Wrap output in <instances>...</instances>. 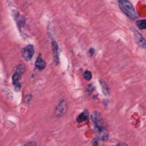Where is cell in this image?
<instances>
[{"label":"cell","mask_w":146,"mask_h":146,"mask_svg":"<svg viewBox=\"0 0 146 146\" xmlns=\"http://www.w3.org/2000/svg\"><path fill=\"white\" fill-rule=\"evenodd\" d=\"M118 5L121 11L131 20L134 21L137 18L135 9L128 0H117Z\"/></svg>","instance_id":"1"},{"label":"cell","mask_w":146,"mask_h":146,"mask_svg":"<svg viewBox=\"0 0 146 146\" xmlns=\"http://www.w3.org/2000/svg\"><path fill=\"white\" fill-rule=\"evenodd\" d=\"M131 31L133 34V39L135 43L140 48H146V39L136 29L133 27L131 28Z\"/></svg>","instance_id":"2"},{"label":"cell","mask_w":146,"mask_h":146,"mask_svg":"<svg viewBox=\"0 0 146 146\" xmlns=\"http://www.w3.org/2000/svg\"><path fill=\"white\" fill-rule=\"evenodd\" d=\"M94 132L96 137L101 141H106L108 138V132L103 126H95Z\"/></svg>","instance_id":"3"},{"label":"cell","mask_w":146,"mask_h":146,"mask_svg":"<svg viewBox=\"0 0 146 146\" xmlns=\"http://www.w3.org/2000/svg\"><path fill=\"white\" fill-rule=\"evenodd\" d=\"M34 53V47L33 45L29 44L22 50V56L26 61H29L32 58Z\"/></svg>","instance_id":"4"},{"label":"cell","mask_w":146,"mask_h":146,"mask_svg":"<svg viewBox=\"0 0 146 146\" xmlns=\"http://www.w3.org/2000/svg\"><path fill=\"white\" fill-rule=\"evenodd\" d=\"M67 110V104L64 100H62L56 107L55 114L58 117H62L66 113Z\"/></svg>","instance_id":"5"},{"label":"cell","mask_w":146,"mask_h":146,"mask_svg":"<svg viewBox=\"0 0 146 146\" xmlns=\"http://www.w3.org/2000/svg\"><path fill=\"white\" fill-rule=\"evenodd\" d=\"M91 119L94 126H103V120L101 115L97 111H94L91 113Z\"/></svg>","instance_id":"6"},{"label":"cell","mask_w":146,"mask_h":146,"mask_svg":"<svg viewBox=\"0 0 146 146\" xmlns=\"http://www.w3.org/2000/svg\"><path fill=\"white\" fill-rule=\"evenodd\" d=\"M20 76L19 74L17 73H14L12 76V82L13 84V86H14L15 90L16 91H18L21 89V84L19 82L20 80Z\"/></svg>","instance_id":"7"},{"label":"cell","mask_w":146,"mask_h":146,"mask_svg":"<svg viewBox=\"0 0 146 146\" xmlns=\"http://www.w3.org/2000/svg\"><path fill=\"white\" fill-rule=\"evenodd\" d=\"M51 48L52 50L54 59L56 63H58L59 58H58V46L56 41L53 40L51 42Z\"/></svg>","instance_id":"8"},{"label":"cell","mask_w":146,"mask_h":146,"mask_svg":"<svg viewBox=\"0 0 146 146\" xmlns=\"http://www.w3.org/2000/svg\"><path fill=\"white\" fill-rule=\"evenodd\" d=\"M35 67L39 70H42L46 67V62L39 56L35 62Z\"/></svg>","instance_id":"9"},{"label":"cell","mask_w":146,"mask_h":146,"mask_svg":"<svg viewBox=\"0 0 146 146\" xmlns=\"http://www.w3.org/2000/svg\"><path fill=\"white\" fill-rule=\"evenodd\" d=\"M88 112L87 110H84L83 112H82V113H81L80 115H79V116L77 117L76 119V121L78 123H80L83 121H84V120H86L88 116Z\"/></svg>","instance_id":"10"},{"label":"cell","mask_w":146,"mask_h":146,"mask_svg":"<svg viewBox=\"0 0 146 146\" xmlns=\"http://www.w3.org/2000/svg\"><path fill=\"white\" fill-rule=\"evenodd\" d=\"M136 25L137 27L140 30L146 29V19H143L138 20L136 22Z\"/></svg>","instance_id":"11"},{"label":"cell","mask_w":146,"mask_h":146,"mask_svg":"<svg viewBox=\"0 0 146 146\" xmlns=\"http://www.w3.org/2000/svg\"><path fill=\"white\" fill-rule=\"evenodd\" d=\"M25 71V67L23 64H19L15 68V72L21 75L23 74Z\"/></svg>","instance_id":"12"},{"label":"cell","mask_w":146,"mask_h":146,"mask_svg":"<svg viewBox=\"0 0 146 146\" xmlns=\"http://www.w3.org/2000/svg\"><path fill=\"white\" fill-rule=\"evenodd\" d=\"M100 84L102 86V91H103V94L105 95H108L109 94V90H108V88L107 84L104 82H103L102 80H100Z\"/></svg>","instance_id":"13"},{"label":"cell","mask_w":146,"mask_h":146,"mask_svg":"<svg viewBox=\"0 0 146 146\" xmlns=\"http://www.w3.org/2000/svg\"><path fill=\"white\" fill-rule=\"evenodd\" d=\"M92 78V74L91 72L88 71L87 70L84 72V78L87 80H90Z\"/></svg>","instance_id":"14"},{"label":"cell","mask_w":146,"mask_h":146,"mask_svg":"<svg viewBox=\"0 0 146 146\" xmlns=\"http://www.w3.org/2000/svg\"><path fill=\"white\" fill-rule=\"evenodd\" d=\"M23 146H37V144L35 142L31 141V142H29V143L25 144Z\"/></svg>","instance_id":"15"},{"label":"cell","mask_w":146,"mask_h":146,"mask_svg":"<svg viewBox=\"0 0 146 146\" xmlns=\"http://www.w3.org/2000/svg\"><path fill=\"white\" fill-rule=\"evenodd\" d=\"M95 52V49L93 48H91L89 50V53L90 54V55H92Z\"/></svg>","instance_id":"16"},{"label":"cell","mask_w":146,"mask_h":146,"mask_svg":"<svg viewBox=\"0 0 146 146\" xmlns=\"http://www.w3.org/2000/svg\"><path fill=\"white\" fill-rule=\"evenodd\" d=\"M98 140L96 139H94V142H93V144H92V146H98Z\"/></svg>","instance_id":"17"},{"label":"cell","mask_w":146,"mask_h":146,"mask_svg":"<svg viewBox=\"0 0 146 146\" xmlns=\"http://www.w3.org/2000/svg\"><path fill=\"white\" fill-rule=\"evenodd\" d=\"M116 146H124V145H121V144H118Z\"/></svg>","instance_id":"18"}]
</instances>
